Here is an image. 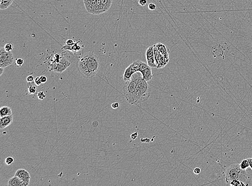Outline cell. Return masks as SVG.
Masks as SVG:
<instances>
[{
  "instance_id": "obj_1",
  "label": "cell",
  "mask_w": 252,
  "mask_h": 186,
  "mask_svg": "<svg viewBox=\"0 0 252 186\" xmlns=\"http://www.w3.org/2000/svg\"><path fill=\"white\" fill-rule=\"evenodd\" d=\"M100 67L99 61L93 52L84 54L78 60L79 72L86 78H90L97 74Z\"/></svg>"
},
{
  "instance_id": "obj_2",
  "label": "cell",
  "mask_w": 252,
  "mask_h": 186,
  "mask_svg": "<svg viewBox=\"0 0 252 186\" xmlns=\"http://www.w3.org/2000/svg\"><path fill=\"white\" fill-rule=\"evenodd\" d=\"M225 177L227 183L235 179L245 182L248 179V175L246 170H243L240 168L239 164H235L231 165L226 168Z\"/></svg>"
},
{
  "instance_id": "obj_3",
  "label": "cell",
  "mask_w": 252,
  "mask_h": 186,
  "mask_svg": "<svg viewBox=\"0 0 252 186\" xmlns=\"http://www.w3.org/2000/svg\"><path fill=\"white\" fill-rule=\"evenodd\" d=\"M137 85V76L136 74L135 73L132 76L131 80L126 82L123 88L124 96L127 101L131 105H133V93L135 91Z\"/></svg>"
},
{
  "instance_id": "obj_4",
  "label": "cell",
  "mask_w": 252,
  "mask_h": 186,
  "mask_svg": "<svg viewBox=\"0 0 252 186\" xmlns=\"http://www.w3.org/2000/svg\"><path fill=\"white\" fill-rule=\"evenodd\" d=\"M14 55L12 52H7L4 47L0 49V67L6 68L12 64L14 62Z\"/></svg>"
},
{
  "instance_id": "obj_5",
  "label": "cell",
  "mask_w": 252,
  "mask_h": 186,
  "mask_svg": "<svg viewBox=\"0 0 252 186\" xmlns=\"http://www.w3.org/2000/svg\"><path fill=\"white\" fill-rule=\"evenodd\" d=\"M146 57L147 64L151 68L157 67V64L155 59V55L153 50V46L147 48L146 52Z\"/></svg>"
},
{
  "instance_id": "obj_6",
  "label": "cell",
  "mask_w": 252,
  "mask_h": 186,
  "mask_svg": "<svg viewBox=\"0 0 252 186\" xmlns=\"http://www.w3.org/2000/svg\"><path fill=\"white\" fill-rule=\"evenodd\" d=\"M84 3L88 12L97 15L98 7L97 0H84Z\"/></svg>"
},
{
  "instance_id": "obj_7",
  "label": "cell",
  "mask_w": 252,
  "mask_h": 186,
  "mask_svg": "<svg viewBox=\"0 0 252 186\" xmlns=\"http://www.w3.org/2000/svg\"><path fill=\"white\" fill-rule=\"evenodd\" d=\"M15 175L23 180L25 186L29 185L31 176L30 173L27 170L24 169H19L16 172Z\"/></svg>"
},
{
  "instance_id": "obj_8",
  "label": "cell",
  "mask_w": 252,
  "mask_h": 186,
  "mask_svg": "<svg viewBox=\"0 0 252 186\" xmlns=\"http://www.w3.org/2000/svg\"><path fill=\"white\" fill-rule=\"evenodd\" d=\"M112 3V0H100L99 5L98 6L97 15L102 14L109 10Z\"/></svg>"
},
{
  "instance_id": "obj_9",
  "label": "cell",
  "mask_w": 252,
  "mask_h": 186,
  "mask_svg": "<svg viewBox=\"0 0 252 186\" xmlns=\"http://www.w3.org/2000/svg\"><path fill=\"white\" fill-rule=\"evenodd\" d=\"M71 62L65 57H63L59 63H58L54 72L61 73L63 72L68 67L71 66Z\"/></svg>"
},
{
  "instance_id": "obj_10",
  "label": "cell",
  "mask_w": 252,
  "mask_h": 186,
  "mask_svg": "<svg viewBox=\"0 0 252 186\" xmlns=\"http://www.w3.org/2000/svg\"><path fill=\"white\" fill-rule=\"evenodd\" d=\"M14 117L13 115L5 116L1 117L0 119V128L1 129H4L8 126H10L13 122Z\"/></svg>"
},
{
  "instance_id": "obj_11",
  "label": "cell",
  "mask_w": 252,
  "mask_h": 186,
  "mask_svg": "<svg viewBox=\"0 0 252 186\" xmlns=\"http://www.w3.org/2000/svg\"><path fill=\"white\" fill-rule=\"evenodd\" d=\"M156 47L158 49L159 51L160 52V53L163 55L166 59H169V57L170 52H169V49L167 47V46L165 44L161 43V42L157 43L156 44Z\"/></svg>"
},
{
  "instance_id": "obj_12",
  "label": "cell",
  "mask_w": 252,
  "mask_h": 186,
  "mask_svg": "<svg viewBox=\"0 0 252 186\" xmlns=\"http://www.w3.org/2000/svg\"><path fill=\"white\" fill-rule=\"evenodd\" d=\"M140 72L141 73L144 79L147 82L151 81L153 78V74H152V72L151 67H150L141 70Z\"/></svg>"
},
{
  "instance_id": "obj_13",
  "label": "cell",
  "mask_w": 252,
  "mask_h": 186,
  "mask_svg": "<svg viewBox=\"0 0 252 186\" xmlns=\"http://www.w3.org/2000/svg\"><path fill=\"white\" fill-rule=\"evenodd\" d=\"M8 185L9 186H25L23 180L15 175L9 180Z\"/></svg>"
},
{
  "instance_id": "obj_14",
  "label": "cell",
  "mask_w": 252,
  "mask_h": 186,
  "mask_svg": "<svg viewBox=\"0 0 252 186\" xmlns=\"http://www.w3.org/2000/svg\"><path fill=\"white\" fill-rule=\"evenodd\" d=\"M226 48H225V46L222 44L215 46L212 48V53L213 55L216 54L217 55L221 56L224 54L225 52H226Z\"/></svg>"
},
{
  "instance_id": "obj_15",
  "label": "cell",
  "mask_w": 252,
  "mask_h": 186,
  "mask_svg": "<svg viewBox=\"0 0 252 186\" xmlns=\"http://www.w3.org/2000/svg\"><path fill=\"white\" fill-rule=\"evenodd\" d=\"M81 41H78V42H75V44L72 46H69L67 45H65L63 47V49L69 50V51H71L74 52V53H77L82 49L81 45L78 44Z\"/></svg>"
},
{
  "instance_id": "obj_16",
  "label": "cell",
  "mask_w": 252,
  "mask_h": 186,
  "mask_svg": "<svg viewBox=\"0 0 252 186\" xmlns=\"http://www.w3.org/2000/svg\"><path fill=\"white\" fill-rule=\"evenodd\" d=\"M135 74L134 72L132 70L131 67H128L125 70V72L124 73L123 75V80L124 81L127 82L131 80L132 78V76Z\"/></svg>"
},
{
  "instance_id": "obj_17",
  "label": "cell",
  "mask_w": 252,
  "mask_h": 186,
  "mask_svg": "<svg viewBox=\"0 0 252 186\" xmlns=\"http://www.w3.org/2000/svg\"><path fill=\"white\" fill-rule=\"evenodd\" d=\"M12 108L9 106H3L0 109V117L12 115Z\"/></svg>"
},
{
  "instance_id": "obj_18",
  "label": "cell",
  "mask_w": 252,
  "mask_h": 186,
  "mask_svg": "<svg viewBox=\"0 0 252 186\" xmlns=\"http://www.w3.org/2000/svg\"><path fill=\"white\" fill-rule=\"evenodd\" d=\"M169 59H166L163 55L161 54L160 55V57L158 61L156 62L157 64V68H161L164 67H165L166 65L169 62Z\"/></svg>"
},
{
  "instance_id": "obj_19",
  "label": "cell",
  "mask_w": 252,
  "mask_h": 186,
  "mask_svg": "<svg viewBox=\"0 0 252 186\" xmlns=\"http://www.w3.org/2000/svg\"><path fill=\"white\" fill-rule=\"evenodd\" d=\"M14 2V0H1L0 9L2 10H6Z\"/></svg>"
},
{
  "instance_id": "obj_20",
  "label": "cell",
  "mask_w": 252,
  "mask_h": 186,
  "mask_svg": "<svg viewBox=\"0 0 252 186\" xmlns=\"http://www.w3.org/2000/svg\"><path fill=\"white\" fill-rule=\"evenodd\" d=\"M240 168L243 170H246L249 167V162L248 159H243L239 164Z\"/></svg>"
},
{
  "instance_id": "obj_21",
  "label": "cell",
  "mask_w": 252,
  "mask_h": 186,
  "mask_svg": "<svg viewBox=\"0 0 252 186\" xmlns=\"http://www.w3.org/2000/svg\"><path fill=\"white\" fill-rule=\"evenodd\" d=\"M230 185L232 186H243L246 185L244 182H242L239 180H233L230 182Z\"/></svg>"
},
{
  "instance_id": "obj_22",
  "label": "cell",
  "mask_w": 252,
  "mask_h": 186,
  "mask_svg": "<svg viewBox=\"0 0 252 186\" xmlns=\"http://www.w3.org/2000/svg\"><path fill=\"white\" fill-rule=\"evenodd\" d=\"M37 91V87L35 85H30L28 87V92L30 94H33L36 93Z\"/></svg>"
},
{
  "instance_id": "obj_23",
  "label": "cell",
  "mask_w": 252,
  "mask_h": 186,
  "mask_svg": "<svg viewBox=\"0 0 252 186\" xmlns=\"http://www.w3.org/2000/svg\"><path fill=\"white\" fill-rule=\"evenodd\" d=\"M4 49L7 52H12V49H14V46L12 43H8L4 46Z\"/></svg>"
},
{
  "instance_id": "obj_24",
  "label": "cell",
  "mask_w": 252,
  "mask_h": 186,
  "mask_svg": "<svg viewBox=\"0 0 252 186\" xmlns=\"http://www.w3.org/2000/svg\"><path fill=\"white\" fill-rule=\"evenodd\" d=\"M14 158L12 157H8L5 160V162L6 165H10L14 162Z\"/></svg>"
},
{
  "instance_id": "obj_25",
  "label": "cell",
  "mask_w": 252,
  "mask_h": 186,
  "mask_svg": "<svg viewBox=\"0 0 252 186\" xmlns=\"http://www.w3.org/2000/svg\"><path fill=\"white\" fill-rule=\"evenodd\" d=\"M46 97V95L45 94L44 91H40L37 93V97L39 100H43L45 99Z\"/></svg>"
},
{
  "instance_id": "obj_26",
  "label": "cell",
  "mask_w": 252,
  "mask_h": 186,
  "mask_svg": "<svg viewBox=\"0 0 252 186\" xmlns=\"http://www.w3.org/2000/svg\"><path fill=\"white\" fill-rule=\"evenodd\" d=\"M24 61L22 58H18L16 59V64L18 67H21L24 64Z\"/></svg>"
},
{
  "instance_id": "obj_27",
  "label": "cell",
  "mask_w": 252,
  "mask_h": 186,
  "mask_svg": "<svg viewBox=\"0 0 252 186\" xmlns=\"http://www.w3.org/2000/svg\"><path fill=\"white\" fill-rule=\"evenodd\" d=\"M35 84L37 86H39V85H40L41 84H42V82L41 79H40V77H37L35 79Z\"/></svg>"
},
{
  "instance_id": "obj_28",
  "label": "cell",
  "mask_w": 252,
  "mask_h": 186,
  "mask_svg": "<svg viewBox=\"0 0 252 186\" xmlns=\"http://www.w3.org/2000/svg\"><path fill=\"white\" fill-rule=\"evenodd\" d=\"M148 9L150 10H155L156 9V6L154 3H150L148 4Z\"/></svg>"
},
{
  "instance_id": "obj_29",
  "label": "cell",
  "mask_w": 252,
  "mask_h": 186,
  "mask_svg": "<svg viewBox=\"0 0 252 186\" xmlns=\"http://www.w3.org/2000/svg\"><path fill=\"white\" fill-rule=\"evenodd\" d=\"M66 45L69 46H72L73 45L75 44L74 41L72 40V39H68L66 42Z\"/></svg>"
},
{
  "instance_id": "obj_30",
  "label": "cell",
  "mask_w": 252,
  "mask_h": 186,
  "mask_svg": "<svg viewBox=\"0 0 252 186\" xmlns=\"http://www.w3.org/2000/svg\"><path fill=\"white\" fill-rule=\"evenodd\" d=\"M147 3V0H139L138 1L139 4L141 6H145V5H146Z\"/></svg>"
},
{
  "instance_id": "obj_31",
  "label": "cell",
  "mask_w": 252,
  "mask_h": 186,
  "mask_svg": "<svg viewBox=\"0 0 252 186\" xmlns=\"http://www.w3.org/2000/svg\"><path fill=\"white\" fill-rule=\"evenodd\" d=\"M35 78H34L33 76L30 75L29 76H27V81L28 83H31V82H33V81H35Z\"/></svg>"
},
{
  "instance_id": "obj_32",
  "label": "cell",
  "mask_w": 252,
  "mask_h": 186,
  "mask_svg": "<svg viewBox=\"0 0 252 186\" xmlns=\"http://www.w3.org/2000/svg\"><path fill=\"white\" fill-rule=\"evenodd\" d=\"M40 79H41V81L42 82V83H46L47 81H48V78L47 77H46L45 76H41L40 77Z\"/></svg>"
},
{
  "instance_id": "obj_33",
  "label": "cell",
  "mask_w": 252,
  "mask_h": 186,
  "mask_svg": "<svg viewBox=\"0 0 252 186\" xmlns=\"http://www.w3.org/2000/svg\"><path fill=\"white\" fill-rule=\"evenodd\" d=\"M201 172V169L199 167H196L194 169V173L196 175L200 174Z\"/></svg>"
},
{
  "instance_id": "obj_34",
  "label": "cell",
  "mask_w": 252,
  "mask_h": 186,
  "mask_svg": "<svg viewBox=\"0 0 252 186\" xmlns=\"http://www.w3.org/2000/svg\"><path fill=\"white\" fill-rule=\"evenodd\" d=\"M120 107V104L118 102H114L111 104V107L114 109H116Z\"/></svg>"
},
{
  "instance_id": "obj_35",
  "label": "cell",
  "mask_w": 252,
  "mask_h": 186,
  "mask_svg": "<svg viewBox=\"0 0 252 186\" xmlns=\"http://www.w3.org/2000/svg\"><path fill=\"white\" fill-rule=\"evenodd\" d=\"M138 137V133L137 132H133V134L131 135V137L132 138L133 140H135L136 138Z\"/></svg>"
},
{
  "instance_id": "obj_36",
  "label": "cell",
  "mask_w": 252,
  "mask_h": 186,
  "mask_svg": "<svg viewBox=\"0 0 252 186\" xmlns=\"http://www.w3.org/2000/svg\"><path fill=\"white\" fill-rule=\"evenodd\" d=\"M248 161H249V167H250L251 168L252 170V158H248Z\"/></svg>"
},
{
  "instance_id": "obj_37",
  "label": "cell",
  "mask_w": 252,
  "mask_h": 186,
  "mask_svg": "<svg viewBox=\"0 0 252 186\" xmlns=\"http://www.w3.org/2000/svg\"><path fill=\"white\" fill-rule=\"evenodd\" d=\"M4 68H2V67L0 68V76H2V75L3 74V72H4Z\"/></svg>"
},
{
  "instance_id": "obj_38",
  "label": "cell",
  "mask_w": 252,
  "mask_h": 186,
  "mask_svg": "<svg viewBox=\"0 0 252 186\" xmlns=\"http://www.w3.org/2000/svg\"><path fill=\"white\" fill-rule=\"evenodd\" d=\"M99 2H100V0H97V6L99 5ZM97 9H98V7H97Z\"/></svg>"
}]
</instances>
